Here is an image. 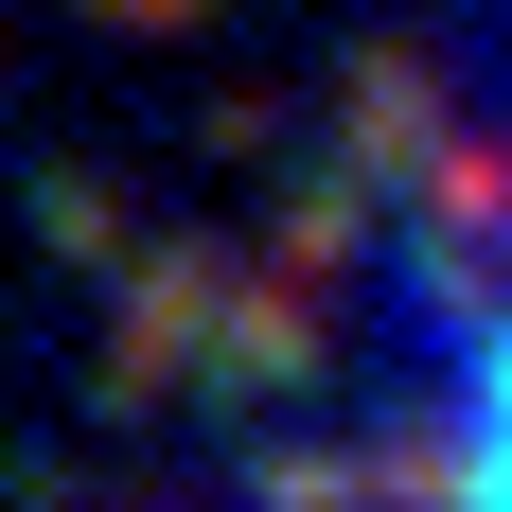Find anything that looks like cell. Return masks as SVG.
<instances>
[{"mask_svg": "<svg viewBox=\"0 0 512 512\" xmlns=\"http://www.w3.org/2000/svg\"><path fill=\"white\" fill-rule=\"evenodd\" d=\"M477 460H495V477H512V407H495V424H477Z\"/></svg>", "mask_w": 512, "mask_h": 512, "instance_id": "6da1fadb", "label": "cell"}]
</instances>
